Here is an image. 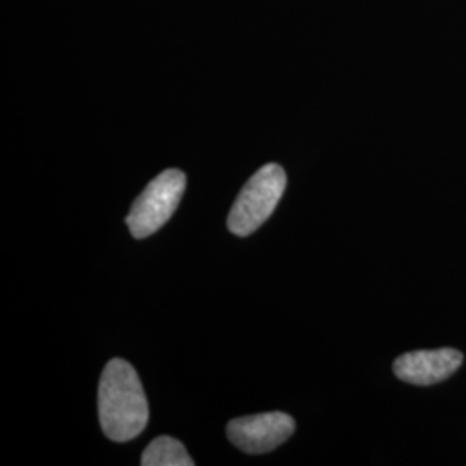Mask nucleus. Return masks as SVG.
<instances>
[{"label":"nucleus","mask_w":466,"mask_h":466,"mask_svg":"<svg viewBox=\"0 0 466 466\" xmlns=\"http://www.w3.org/2000/svg\"><path fill=\"white\" fill-rule=\"evenodd\" d=\"M99 421L102 432L115 442H128L147 427L146 390L135 368L125 360H111L102 371Z\"/></svg>","instance_id":"f257e3e1"},{"label":"nucleus","mask_w":466,"mask_h":466,"mask_svg":"<svg viewBox=\"0 0 466 466\" xmlns=\"http://www.w3.org/2000/svg\"><path fill=\"white\" fill-rule=\"evenodd\" d=\"M142 465L144 466H192L194 461L190 460L184 444L169 435H161L154 439L147 446V450L142 454Z\"/></svg>","instance_id":"423d86ee"},{"label":"nucleus","mask_w":466,"mask_h":466,"mask_svg":"<svg viewBox=\"0 0 466 466\" xmlns=\"http://www.w3.org/2000/svg\"><path fill=\"white\" fill-rule=\"evenodd\" d=\"M187 187L180 169H167L150 182L135 200L127 225L135 238H146L157 232L177 211Z\"/></svg>","instance_id":"7ed1b4c3"},{"label":"nucleus","mask_w":466,"mask_h":466,"mask_svg":"<svg viewBox=\"0 0 466 466\" xmlns=\"http://www.w3.org/2000/svg\"><path fill=\"white\" fill-rule=\"evenodd\" d=\"M287 188V175L280 165L269 163L258 169L233 202L228 228L237 237L256 232L273 215Z\"/></svg>","instance_id":"f03ea898"},{"label":"nucleus","mask_w":466,"mask_h":466,"mask_svg":"<svg viewBox=\"0 0 466 466\" xmlns=\"http://www.w3.org/2000/svg\"><path fill=\"white\" fill-rule=\"evenodd\" d=\"M294 431V418L280 411H271L235 418L227 427V435L238 450L248 454H263L277 450Z\"/></svg>","instance_id":"20e7f679"},{"label":"nucleus","mask_w":466,"mask_h":466,"mask_svg":"<svg viewBox=\"0 0 466 466\" xmlns=\"http://www.w3.org/2000/svg\"><path fill=\"white\" fill-rule=\"evenodd\" d=\"M463 354L452 348L413 350L400 354L394 361V373L402 382L411 385H433L444 382L461 367Z\"/></svg>","instance_id":"39448f33"}]
</instances>
